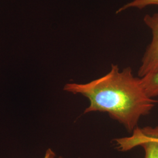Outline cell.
Returning a JSON list of instances; mask_svg holds the SVG:
<instances>
[{
	"instance_id": "obj_1",
	"label": "cell",
	"mask_w": 158,
	"mask_h": 158,
	"mask_svg": "<svg viewBox=\"0 0 158 158\" xmlns=\"http://www.w3.org/2000/svg\"><path fill=\"white\" fill-rule=\"evenodd\" d=\"M63 90L80 94L90 102L85 114L103 112L124 125L129 132L138 127L140 118L149 114L158 101L147 96L140 78L130 67L120 70L112 64L108 73L89 83H68Z\"/></svg>"
},
{
	"instance_id": "obj_2",
	"label": "cell",
	"mask_w": 158,
	"mask_h": 158,
	"mask_svg": "<svg viewBox=\"0 0 158 158\" xmlns=\"http://www.w3.org/2000/svg\"><path fill=\"white\" fill-rule=\"evenodd\" d=\"M119 151L125 152L135 147H141L145 152V158H158V127H138L133 131L132 135L115 139Z\"/></svg>"
},
{
	"instance_id": "obj_3",
	"label": "cell",
	"mask_w": 158,
	"mask_h": 158,
	"mask_svg": "<svg viewBox=\"0 0 158 158\" xmlns=\"http://www.w3.org/2000/svg\"><path fill=\"white\" fill-rule=\"evenodd\" d=\"M143 21L152 31V39L142 59L138 70L140 77L158 72V11L152 15H146Z\"/></svg>"
},
{
	"instance_id": "obj_4",
	"label": "cell",
	"mask_w": 158,
	"mask_h": 158,
	"mask_svg": "<svg viewBox=\"0 0 158 158\" xmlns=\"http://www.w3.org/2000/svg\"><path fill=\"white\" fill-rule=\"evenodd\" d=\"M142 86L148 97L158 96V72L140 77Z\"/></svg>"
},
{
	"instance_id": "obj_5",
	"label": "cell",
	"mask_w": 158,
	"mask_h": 158,
	"mask_svg": "<svg viewBox=\"0 0 158 158\" xmlns=\"http://www.w3.org/2000/svg\"><path fill=\"white\" fill-rule=\"evenodd\" d=\"M158 6V0H133L119 8L116 13L118 14L130 8H138L142 10L147 6Z\"/></svg>"
},
{
	"instance_id": "obj_6",
	"label": "cell",
	"mask_w": 158,
	"mask_h": 158,
	"mask_svg": "<svg viewBox=\"0 0 158 158\" xmlns=\"http://www.w3.org/2000/svg\"><path fill=\"white\" fill-rule=\"evenodd\" d=\"M44 158H63L62 156H58L57 157L56 155V153H55V152L51 149V148H49L46 150V151L45 154V156Z\"/></svg>"
}]
</instances>
